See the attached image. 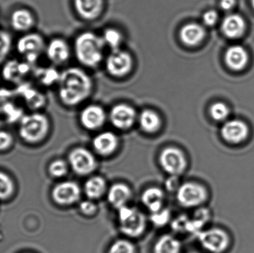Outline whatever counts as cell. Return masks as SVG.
<instances>
[{
  "instance_id": "cell-14",
  "label": "cell",
  "mask_w": 254,
  "mask_h": 253,
  "mask_svg": "<svg viewBox=\"0 0 254 253\" xmlns=\"http://www.w3.org/2000/svg\"><path fill=\"white\" fill-rule=\"evenodd\" d=\"M221 135L229 144H241L249 137V128L243 120H230L225 122L222 126Z\"/></svg>"
},
{
  "instance_id": "cell-26",
  "label": "cell",
  "mask_w": 254,
  "mask_h": 253,
  "mask_svg": "<svg viewBox=\"0 0 254 253\" xmlns=\"http://www.w3.org/2000/svg\"><path fill=\"white\" fill-rule=\"evenodd\" d=\"M32 75L34 79L45 87H51L58 83L61 74L54 67H34Z\"/></svg>"
},
{
  "instance_id": "cell-32",
  "label": "cell",
  "mask_w": 254,
  "mask_h": 253,
  "mask_svg": "<svg viewBox=\"0 0 254 253\" xmlns=\"http://www.w3.org/2000/svg\"><path fill=\"white\" fill-rule=\"evenodd\" d=\"M102 38L105 45L111 47L113 50L119 49L122 42V34L117 30L113 28L106 30Z\"/></svg>"
},
{
  "instance_id": "cell-18",
  "label": "cell",
  "mask_w": 254,
  "mask_h": 253,
  "mask_svg": "<svg viewBox=\"0 0 254 253\" xmlns=\"http://www.w3.org/2000/svg\"><path fill=\"white\" fill-rule=\"evenodd\" d=\"M225 60V63L231 69L241 71L249 64V53L243 46L235 45L227 49Z\"/></svg>"
},
{
  "instance_id": "cell-7",
  "label": "cell",
  "mask_w": 254,
  "mask_h": 253,
  "mask_svg": "<svg viewBox=\"0 0 254 253\" xmlns=\"http://www.w3.org/2000/svg\"><path fill=\"white\" fill-rule=\"evenodd\" d=\"M195 236L201 246L210 253L226 252L231 243L229 233L218 227L203 230Z\"/></svg>"
},
{
  "instance_id": "cell-24",
  "label": "cell",
  "mask_w": 254,
  "mask_h": 253,
  "mask_svg": "<svg viewBox=\"0 0 254 253\" xmlns=\"http://www.w3.org/2000/svg\"><path fill=\"white\" fill-rule=\"evenodd\" d=\"M76 10L83 19H96L103 10L104 0H74Z\"/></svg>"
},
{
  "instance_id": "cell-38",
  "label": "cell",
  "mask_w": 254,
  "mask_h": 253,
  "mask_svg": "<svg viewBox=\"0 0 254 253\" xmlns=\"http://www.w3.org/2000/svg\"><path fill=\"white\" fill-rule=\"evenodd\" d=\"M80 212L86 216H92L96 214L98 206L92 202V200L83 201L79 205Z\"/></svg>"
},
{
  "instance_id": "cell-25",
  "label": "cell",
  "mask_w": 254,
  "mask_h": 253,
  "mask_svg": "<svg viewBox=\"0 0 254 253\" xmlns=\"http://www.w3.org/2000/svg\"><path fill=\"white\" fill-rule=\"evenodd\" d=\"M164 201V192L158 187H149L141 195L142 203L151 213L162 209Z\"/></svg>"
},
{
  "instance_id": "cell-23",
  "label": "cell",
  "mask_w": 254,
  "mask_h": 253,
  "mask_svg": "<svg viewBox=\"0 0 254 253\" xmlns=\"http://www.w3.org/2000/svg\"><path fill=\"white\" fill-rule=\"evenodd\" d=\"M119 145V140L114 133L103 132L97 135L93 141L95 151L102 156H109L115 152Z\"/></svg>"
},
{
  "instance_id": "cell-41",
  "label": "cell",
  "mask_w": 254,
  "mask_h": 253,
  "mask_svg": "<svg viewBox=\"0 0 254 253\" xmlns=\"http://www.w3.org/2000/svg\"><path fill=\"white\" fill-rule=\"evenodd\" d=\"M219 20V14L216 10H210L203 15V22L207 26H213Z\"/></svg>"
},
{
  "instance_id": "cell-30",
  "label": "cell",
  "mask_w": 254,
  "mask_h": 253,
  "mask_svg": "<svg viewBox=\"0 0 254 253\" xmlns=\"http://www.w3.org/2000/svg\"><path fill=\"white\" fill-rule=\"evenodd\" d=\"M13 46V40L10 33L0 30V65L7 60Z\"/></svg>"
},
{
  "instance_id": "cell-2",
  "label": "cell",
  "mask_w": 254,
  "mask_h": 253,
  "mask_svg": "<svg viewBox=\"0 0 254 253\" xmlns=\"http://www.w3.org/2000/svg\"><path fill=\"white\" fill-rule=\"evenodd\" d=\"M18 123L19 137L28 144H38L44 141L50 132V120L41 111H31L25 114Z\"/></svg>"
},
{
  "instance_id": "cell-8",
  "label": "cell",
  "mask_w": 254,
  "mask_h": 253,
  "mask_svg": "<svg viewBox=\"0 0 254 253\" xmlns=\"http://www.w3.org/2000/svg\"><path fill=\"white\" fill-rule=\"evenodd\" d=\"M160 166L168 175L180 176L188 167V160L183 152L176 147H167L158 158Z\"/></svg>"
},
{
  "instance_id": "cell-4",
  "label": "cell",
  "mask_w": 254,
  "mask_h": 253,
  "mask_svg": "<svg viewBox=\"0 0 254 253\" xmlns=\"http://www.w3.org/2000/svg\"><path fill=\"white\" fill-rule=\"evenodd\" d=\"M121 232L130 238L140 237L146 227V219L136 208L125 206L118 209Z\"/></svg>"
},
{
  "instance_id": "cell-3",
  "label": "cell",
  "mask_w": 254,
  "mask_h": 253,
  "mask_svg": "<svg viewBox=\"0 0 254 253\" xmlns=\"http://www.w3.org/2000/svg\"><path fill=\"white\" fill-rule=\"evenodd\" d=\"M104 46L102 37L92 32L83 33L75 40L76 56L83 65L96 66L102 60Z\"/></svg>"
},
{
  "instance_id": "cell-29",
  "label": "cell",
  "mask_w": 254,
  "mask_h": 253,
  "mask_svg": "<svg viewBox=\"0 0 254 253\" xmlns=\"http://www.w3.org/2000/svg\"><path fill=\"white\" fill-rule=\"evenodd\" d=\"M140 127L147 133H154L159 129L161 121L159 115L155 111L146 109L140 113L139 117Z\"/></svg>"
},
{
  "instance_id": "cell-42",
  "label": "cell",
  "mask_w": 254,
  "mask_h": 253,
  "mask_svg": "<svg viewBox=\"0 0 254 253\" xmlns=\"http://www.w3.org/2000/svg\"><path fill=\"white\" fill-rule=\"evenodd\" d=\"M179 176H174V175H170V178L166 181V189L170 192L177 191L178 189L180 187L181 184L179 182Z\"/></svg>"
},
{
  "instance_id": "cell-45",
  "label": "cell",
  "mask_w": 254,
  "mask_h": 253,
  "mask_svg": "<svg viewBox=\"0 0 254 253\" xmlns=\"http://www.w3.org/2000/svg\"><path fill=\"white\" fill-rule=\"evenodd\" d=\"M198 253V252H192V253Z\"/></svg>"
},
{
  "instance_id": "cell-27",
  "label": "cell",
  "mask_w": 254,
  "mask_h": 253,
  "mask_svg": "<svg viewBox=\"0 0 254 253\" xmlns=\"http://www.w3.org/2000/svg\"><path fill=\"white\" fill-rule=\"evenodd\" d=\"M182 245L176 236L170 234L161 236L155 242L153 253H181Z\"/></svg>"
},
{
  "instance_id": "cell-31",
  "label": "cell",
  "mask_w": 254,
  "mask_h": 253,
  "mask_svg": "<svg viewBox=\"0 0 254 253\" xmlns=\"http://www.w3.org/2000/svg\"><path fill=\"white\" fill-rule=\"evenodd\" d=\"M210 113L213 120L216 121H225L229 117L231 110L226 104L218 102L211 105Z\"/></svg>"
},
{
  "instance_id": "cell-43",
  "label": "cell",
  "mask_w": 254,
  "mask_h": 253,
  "mask_svg": "<svg viewBox=\"0 0 254 253\" xmlns=\"http://www.w3.org/2000/svg\"><path fill=\"white\" fill-rule=\"evenodd\" d=\"M236 5V0H221V8L225 11H230L232 10Z\"/></svg>"
},
{
  "instance_id": "cell-21",
  "label": "cell",
  "mask_w": 254,
  "mask_h": 253,
  "mask_svg": "<svg viewBox=\"0 0 254 253\" xmlns=\"http://www.w3.org/2000/svg\"><path fill=\"white\" fill-rule=\"evenodd\" d=\"M132 193L131 189L123 183L113 184L107 193V200L112 206L116 209H120L127 206L131 199Z\"/></svg>"
},
{
  "instance_id": "cell-12",
  "label": "cell",
  "mask_w": 254,
  "mask_h": 253,
  "mask_svg": "<svg viewBox=\"0 0 254 253\" xmlns=\"http://www.w3.org/2000/svg\"><path fill=\"white\" fill-rule=\"evenodd\" d=\"M132 58L129 53L116 49L109 55L107 59V69L111 75L123 77L129 73L132 68Z\"/></svg>"
},
{
  "instance_id": "cell-5",
  "label": "cell",
  "mask_w": 254,
  "mask_h": 253,
  "mask_svg": "<svg viewBox=\"0 0 254 253\" xmlns=\"http://www.w3.org/2000/svg\"><path fill=\"white\" fill-rule=\"evenodd\" d=\"M44 39L38 33H25L18 39L16 43V49L18 53L23 58L24 60L36 66L39 58L46 49Z\"/></svg>"
},
{
  "instance_id": "cell-19",
  "label": "cell",
  "mask_w": 254,
  "mask_h": 253,
  "mask_svg": "<svg viewBox=\"0 0 254 253\" xmlns=\"http://www.w3.org/2000/svg\"><path fill=\"white\" fill-rule=\"evenodd\" d=\"M105 112L99 105H89L80 114L82 125L90 130L99 129L105 123Z\"/></svg>"
},
{
  "instance_id": "cell-34",
  "label": "cell",
  "mask_w": 254,
  "mask_h": 253,
  "mask_svg": "<svg viewBox=\"0 0 254 253\" xmlns=\"http://www.w3.org/2000/svg\"><path fill=\"white\" fill-rule=\"evenodd\" d=\"M17 99L14 89H9L7 88H0V116L7 105L14 102Z\"/></svg>"
},
{
  "instance_id": "cell-33",
  "label": "cell",
  "mask_w": 254,
  "mask_h": 253,
  "mask_svg": "<svg viewBox=\"0 0 254 253\" xmlns=\"http://www.w3.org/2000/svg\"><path fill=\"white\" fill-rule=\"evenodd\" d=\"M108 253H136V249L130 241L119 239L111 245Z\"/></svg>"
},
{
  "instance_id": "cell-37",
  "label": "cell",
  "mask_w": 254,
  "mask_h": 253,
  "mask_svg": "<svg viewBox=\"0 0 254 253\" xmlns=\"http://www.w3.org/2000/svg\"><path fill=\"white\" fill-rule=\"evenodd\" d=\"M68 172V164L64 160H57L49 166V173L55 178H61Z\"/></svg>"
},
{
  "instance_id": "cell-35",
  "label": "cell",
  "mask_w": 254,
  "mask_h": 253,
  "mask_svg": "<svg viewBox=\"0 0 254 253\" xmlns=\"http://www.w3.org/2000/svg\"><path fill=\"white\" fill-rule=\"evenodd\" d=\"M13 191V184L5 174L0 172V199H7Z\"/></svg>"
},
{
  "instance_id": "cell-28",
  "label": "cell",
  "mask_w": 254,
  "mask_h": 253,
  "mask_svg": "<svg viewBox=\"0 0 254 253\" xmlns=\"http://www.w3.org/2000/svg\"><path fill=\"white\" fill-rule=\"evenodd\" d=\"M107 182L101 176L91 177L84 184L85 194L90 200L101 199L107 192Z\"/></svg>"
},
{
  "instance_id": "cell-39",
  "label": "cell",
  "mask_w": 254,
  "mask_h": 253,
  "mask_svg": "<svg viewBox=\"0 0 254 253\" xmlns=\"http://www.w3.org/2000/svg\"><path fill=\"white\" fill-rule=\"evenodd\" d=\"M189 219V217L186 215H181L180 217H178L173 222V230L178 233H188Z\"/></svg>"
},
{
  "instance_id": "cell-9",
  "label": "cell",
  "mask_w": 254,
  "mask_h": 253,
  "mask_svg": "<svg viewBox=\"0 0 254 253\" xmlns=\"http://www.w3.org/2000/svg\"><path fill=\"white\" fill-rule=\"evenodd\" d=\"M14 92L18 101L20 100L25 107L31 111H40L47 103L45 94L29 82L25 81L17 85Z\"/></svg>"
},
{
  "instance_id": "cell-40",
  "label": "cell",
  "mask_w": 254,
  "mask_h": 253,
  "mask_svg": "<svg viewBox=\"0 0 254 253\" xmlns=\"http://www.w3.org/2000/svg\"><path fill=\"white\" fill-rule=\"evenodd\" d=\"M13 144V137L10 132L0 130V152L8 150Z\"/></svg>"
},
{
  "instance_id": "cell-10",
  "label": "cell",
  "mask_w": 254,
  "mask_h": 253,
  "mask_svg": "<svg viewBox=\"0 0 254 253\" xmlns=\"http://www.w3.org/2000/svg\"><path fill=\"white\" fill-rule=\"evenodd\" d=\"M34 67L24 59H9L3 63L1 77L4 81L17 86L26 81L27 77L32 74Z\"/></svg>"
},
{
  "instance_id": "cell-16",
  "label": "cell",
  "mask_w": 254,
  "mask_h": 253,
  "mask_svg": "<svg viewBox=\"0 0 254 253\" xmlns=\"http://www.w3.org/2000/svg\"><path fill=\"white\" fill-rule=\"evenodd\" d=\"M45 53L52 63L61 65L69 58V46L63 39L55 38L46 45Z\"/></svg>"
},
{
  "instance_id": "cell-36",
  "label": "cell",
  "mask_w": 254,
  "mask_h": 253,
  "mask_svg": "<svg viewBox=\"0 0 254 253\" xmlns=\"http://www.w3.org/2000/svg\"><path fill=\"white\" fill-rule=\"evenodd\" d=\"M170 212L169 209L163 208L161 210L151 213L150 221L156 227H164L168 224L170 219Z\"/></svg>"
},
{
  "instance_id": "cell-22",
  "label": "cell",
  "mask_w": 254,
  "mask_h": 253,
  "mask_svg": "<svg viewBox=\"0 0 254 253\" xmlns=\"http://www.w3.org/2000/svg\"><path fill=\"white\" fill-rule=\"evenodd\" d=\"M206 31L199 24L188 23L180 31L181 41L188 46H195L204 40Z\"/></svg>"
},
{
  "instance_id": "cell-17",
  "label": "cell",
  "mask_w": 254,
  "mask_h": 253,
  "mask_svg": "<svg viewBox=\"0 0 254 253\" xmlns=\"http://www.w3.org/2000/svg\"><path fill=\"white\" fill-rule=\"evenodd\" d=\"M10 24L16 32H30L36 24L34 14L26 8H18L13 10L10 15Z\"/></svg>"
},
{
  "instance_id": "cell-1",
  "label": "cell",
  "mask_w": 254,
  "mask_h": 253,
  "mask_svg": "<svg viewBox=\"0 0 254 253\" xmlns=\"http://www.w3.org/2000/svg\"><path fill=\"white\" fill-rule=\"evenodd\" d=\"M58 86V95L61 102L69 106L85 101L92 89L90 77L78 68H68L61 73Z\"/></svg>"
},
{
  "instance_id": "cell-20",
  "label": "cell",
  "mask_w": 254,
  "mask_h": 253,
  "mask_svg": "<svg viewBox=\"0 0 254 253\" xmlns=\"http://www.w3.org/2000/svg\"><path fill=\"white\" fill-rule=\"evenodd\" d=\"M221 28L223 34L228 38H240L246 32V20L240 14L231 13L223 19Z\"/></svg>"
},
{
  "instance_id": "cell-13",
  "label": "cell",
  "mask_w": 254,
  "mask_h": 253,
  "mask_svg": "<svg viewBox=\"0 0 254 253\" xmlns=\"http://www.w3.org/2000/svg\"><path fill=\"white\" fill-rule=\"evenodd\" d=\"M81 190L73 181H64L58 184L52 191V198L58 204L69 206L80 200Z\"/></svg>"
},
{
  "instance_id": "cell-15",
  "label": "cell",
  "mask_w": 254,
  "mask_h": 253,
  "mask_svg": "<svg viewBox=\"0 0 254 253\" xmlns=\"http://www.w3.org/2000/svg\"><path fill=\"white\" fill-rule=\"evenodd\" d=\"M136 118L134 108L127 104L115 105L110 113L112 123L119 129H127L132 126Z\"/></svg>"
},
{
  "instance_id": "cell-44",
  "label": "cell",
  "mask_w": 254,
  "mask_h": 253,
  "mask_svg": "<svg viewBox=\"0 0 254 253\" xmlns=\"http://www.w3.org/2000/svg\"><path fill=\"white\" fill-rule=\"evenodd\" d=\"M252 5H253L254 8V0H252Z\"/></svg>"
},
{
  "instance_id": "cell-6",
  "label": "cell",
  "mask_w": 254,
  "mask_h": 253,
  "mask_svg": "<svg viewBox=\"0 0 254 253\" xmlns=\"http://www.w3.org/2000/svg\"><path fill=\"white\" fill-rule=\"evenodd\" d=\"M208 192L205 187L197 182L184 183L176 191L178 203L185 208L201 206L208 199Z\"/></svg>"
},
{
  "instance_id": "cell-11",
  "label": "cell",
  "mask_w": 254,
  "mask_h": 253,
  "mask_svg": "<svg viewBox=\"0 0 254 253\" xmlns=\"http://www.w3.org/2000/svg\"><path fill=\"white\" fill-rule=\"evenodd\" d=\"M70 166L77 175H90L97 167V160L91 152L84 148H76L68 155Z\"/></svg>"
}]
</instances>
